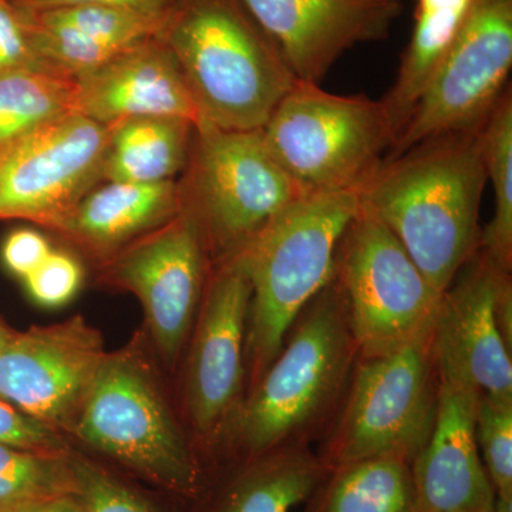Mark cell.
Here are the masks:
<instances>
[{"label": "cell", "mask_w": 512, "mask_h": 512, "mask_svg": "<svg viewBox=\"0 0 512 512\" xmlns=\"http://www.w3.org/2000/svg\"><path fill=\"white\" fill-rule=\"evenodd\" d=\"M508 278L478 248L441 295L434 322L441 380L503 402H512V350L498 328L495 303Z\"/></svg>", "instance_id": "9a60e30c"}, {"label": "cell", "mask_w": 512, "mask_h": 512, "mask_svg": "<svg viewBox=\"0 0 512 512\" xmlns=\"http://www.w3.org/2000/svg\"><path fill=\"white\" fill-rule=\"evenodd\" d=\"M74 80L37 72L0 73V147L74 113Z\"/></svg>", "instance_id": "484cf974"}, {"label": "cell", "mask_w": 512, "mask_h": 512, "mask_svg": "<svg viewBox=\"0 0 512 512\" xmlns=\"http://www.w3.org/2000/svg\"><path fill=\"white\" fill-rule=\"evenodd\" d=\"M481 126L429 137L383 158L356 190L359 207L392 231L439 292L480 247L487 184Z\"/></svg>", "instance_id": "6da1fadb"}, {"label": "cell", "mask_w": 512, "mask_h": 512, "mask_svg": "<svg viewBox=\"0 0 512 512\" xmlns=\"http://www.w3.org/2000/svg\"><path fill=\"white\" fill-rule=\"evenodd\" d=\"M111 127L67 113L0 147V220L59 229L101 183Z\"/></svg>", "instance_id": "8fae6325"}, {"label": "cell", "mask_w": 512, "mask_h": 512, "mask_svg": "<svg viewBox=\"0 0 512 512\" xmlns=\"http://www.w3.org/2000/svg\"><path fill=\"white\" fill-rule=\"evenodd\" d=\"M440 386L434 325L386 355L359 356L338 412L319 439L320 461L329 470L379 457L412 464L433 427Z\"/></svg>", "instance_id": "8992f818"}, {"label": "cell", "mask_w": 512, "mask_h": 512, "mask_svg": "<svg viewBox=\"0 0 512 512\" xmlns=\"http://www.w3.org/2000/svg\"><path fill=\"white\" fill-rule=\"evenodd\" d=\"M13 333H15V330L10 329L9 326L0 319V353H2V350L8 345Z\"/></svg>", "instance_id": "8d00e7d4"}, {"label": "cell", "mask_w": 512, "mask_h": 512, "mask_svg": "<svg viewBox=\"0 0 512 512\" xmlns=\"http://www.w3.org/2000/svg\"><path fill=\"white\" fill-rule=\"evenodd\" d=\"M33 301L45 308H57L72 301L83 281V269L74 256L52 249L45 261L25 279Z\"/></svg>", "instance_id": "f546056e"}, {"label": "cell", "mask_w": 512, "mask_h": 512, "mask_svg": "<svg viewBox=\"0 0 512 512\" xmlns=\"http://www.w3.org/2000/svg\"><path fill=\"white\" fill-rule=\"evenodd\" d=\"M180 211L177 180L158 184L101 181L57 231L96 254L113 256Z\"/></svg>", "instance_id": "ffe728a7"}, {"label": "cell", "mask_w": 512, "mask_h": 512, "mask_svg": "<svg viewBox=\"0 0 512 512\" xmlns=\"http://www.w3.org/2000/svg\"><path fill=\"white\" fill-rule=\"evenodd\" d=\"M210 256L184 210L111 256L107 278L136 293L161 355L173 362L200 308Z\"/></svg>", "instance_id": "4fadbf2b"}, {"label": "cell", "mask_w": 512, "mask_h": 512, "mask_svg": "<svg viewBox=\"0 0 512 512\" xmlns=\"http://www.w3.org/2000/svg\"><path fill=\"white\" fill-rule=\"evenodd\" d=\"M264 146L308 192L353 191L396 141L383 100L296 80L261 128Z\"/></svg>", "instance_id": "ba28073f"}, {"label": "cell", "mask_w": 512, "mask_h": 512, "mask_svg": "<svg viewBox=\"0 0 512 512\" xmlns=\"http://www.w3.org/2000/svg\"><path fill=\"white\" fill-rule=\"evenodd\" d=\"M0 512H87V510L79 494L67 493L10 505L2 508Z\"/></svg>", "instance_id": "e575fe53"}, {"label": "cell", "mask_w": 512, "mask_h": 512, "mask_svg": "<svg viewBox=\"0 0 512 512\" xmlns=\"http://www.w3.org/2000/svg\"><path fill=\"white\" fill-rule=\"evenodd\" d=\"M76 493L87 512H167L150 497L89 458L70 454Z\"/></svg>", "instance_id": "f1b7e54d"}, {"label": "cell", "mask_w": 512, "mask_h": 512, "mask_svg": "<svg viewBox=\"0 0 512 512\" xmlns=\"http://www.w3.org/2000/svg\"><path fill=\"white\" fill-rule=\"evenodd\" d=\"M181 210L200 229L211 264L247 247L286 208L311 194L268 153L261 130H224L201 120L183 174Z\"/></svg>", "instance_id": "52a82bcc"}, {"label": "cell", "mask_w": 512, "mask_h": 512, "mask_svg": "<svg viewBox=\"0 0 512 512\" xmlns=\"http://www.w3.org/2000/svg\"><path fill=\"white\" fill-rule=\"evenodd\" d=\"M512 0H471L456 40L386 158L426 138L480 127L507 90Z\"/></svg>", "instance_id": "7c38bea8"}, {"label": "cell", "mask_w": 512, "mask_h": 512, "mask_svg": "<svg viewBox=\"0 0 512 512\" xmlns=\"http://www.w3.org/2000/svg\"><path fill=\"white\" fill-rule=\"evenodd\" d=\"M251 281L241 252L211 264L198 311L187 406L202 450L224 453L244 404Z\"/></svg>", "instance_id": "30bf717a"}, {"label": "cell", "mask_w": 512, "mask_h": 512, "mask_svg": "<svg viewBox=\"0 0 512 512\" xmlns=\"http://www.w3.org/2000/svg\"><path fill=\"white\" fill-rule=\"evenodd\" d=\"M481 157L494 194V214L480 248L498 268L512 269V96L508 87L480 130Z\"/></svg>", "instance_id": "d4e9b609"}, {"label": "cell", "mask_w": 512, "mask_h": 512, "mask_svg": "<svg viewBox=\"0 0 512 512\" xmlns=\"http://www.w3.org/2000/svg\"><path fill=\"white\" fill-rule=\"evenodd\" d=\"M22 12L37 55L60 76L76 80L128 47L160 35L171 10L144 13L106 5H74Z\"/></svg>", "instance_id": "d6986e66"}, {"label": "cell", "mask_w": 512, "mask_h": 512, "mask_svg": "<svg viewBox=\"0 0 512 512\" xmlns=\"http://www.w3.org/2000/svg\"><path fill=\"white\" fill-rule=\"evenodd\" d=\"M0 444L43 453H70L59 431L40 423L3 399H0Z\"/></svg>", "instance_id": "1f68e13d"}, {"label": "cell", "mask_w": 512, "mask_h": 512, "mask_svg": "<svg viewBox=\"0 0 512 512\" xmlns=\"http://www.w3.org/2000/svg\"><path fill=\"white\" fill-rule=\"evenodd\" d=\"M195 126L180 117H136L113 124L101 181L178 180L190 156Z\"/></svg>", "instance_id": "7402d4cb"}, {"label": "cell", "mask_w": 512, "mask_h": 512, "mask_svg": "<svg viewBox=\"0 0 512 512\" xmlns=\"http://www.w3.org/2000/svg\"><path fill=\"white\" fill-rule=\"evenodd\" d=\"M333 274L345 293L359 356L393 352L436 322L443 292L392 231L360 207L340 238Z\"/></svg>", "instance_id": "9c48e42d"}, {"label": "cell", "mask_w": 512, "mask_h": 512, "mask_svg": "<svg viewBox=\"0 0 512 512\" xmlns=\"http://www.w3.org/2000/svg\"><path fill=\"white\" fill-rule=\"evenodd\" d=\"M70 454L0 444V510L39 498L76 493Z\"/></svg>", "instance_id": "4316f807"}, {"label": "cell", "mask_w": 512, "mask_h": 512, "mask_svg": "<svg viewBox=\"0 0 512 512\" xmlns=\"http://www.w3.org/2000/svg\"><path fill=\"white\" fill-rule=\"evenodd\" d=\"M493 512H512V500L495 497Z\"/></svg>", "instance_id": "74e56055"}, {"label": "cell", "mask_w": 512, "mask_h": 512, "mask_svg": "<svg viewBox=\"0 0 512 512\" xmlns=\"http://www.w3.org/2000/svg\"><path fill=\"white\" fill-rule=\"evenodd\" d=\"M158 37L201 120L224 130H261L298 80L242 0H180Z\"/></svg>", "instance_id": "3957f363"}, {"label": "cell", "mask_w": 512, "mask_h": 512, "mask_svg": "<svg viewBox=\"0 0 512 512\" xmlns=\"http://www.w3.org/2000/svg\"><path fill=\"white\" fill-rule=\"evenodd\" d=\"M8 72H37L63 77L37 55L25 15L9 0H0V73Z\"/></svg>", "instance_id": "4dcf8cb0"}, {"label": "cell", "mask_w": 512, "mask_h": 512, "mask_svg": "<svg viewBox=\"0 0 512 512\" xmlns=\"http://www.w3.org/2000/svg\"><path fill=\"white\" fill-rule=\"evenodd\" d=\"M357 211L356 190L311 192L239 251L252 289L248 390L274 362L305 306L332 279L340 238Z\"/></svg>", "instance_id": "277c9868"}, {"label": "cell", "mask_w": 512, "mask_h": 512, "mask_svg": "<svg viewBox=\"0 0 512 512\" xmlns=\"http://www.w3.org/2000/svg\"><path fill=\"white\" fill-rule=\"evenodd\" d=\"M357 359L345 293L333 274L248 390L222 454L244 460L276 448L311 446L338 412Z\"/></svg>", "instance_id": "7a4b0ae2"}, {"label": "cell", "mask_w": 512, "mask_h": 512, "mask_svg": "<svg viewBox=\"0 0 512 512\" xmlns=\"http://www.w3.org/2000/svg\"><path fill=\"white\" fill-rule=\"evenodd\" d=\"M73 111L103 126L136 117L201 121L180 64L158 36L77 77Z\"/></svg>", "instance_id": "e0dca14e"}, {"label": "cell", "mask_w": 512, "mask_h": 512, "mask_svg": "<svg viewBox=\"0 0 512 512\" xmlns=\"http://www.w3.org/2000/svg\"><path fill=\"white\" fill-rule=\"evenodd\" d=\"M495 313H497L498 328L501 336L508 348L512 350V282L508 278L501 286L498 293L497 303H495Z\"/></svg>", "instance_id": "d590c367"}, {"label": "cell", "mask_w": 512, "mask_h": 512, "mask_svg": "<svg viewBox=\"0 0 512 512\" xmlns=\"http://www.w3.org/2000/svg\"><path fill=\"white\" fill-rule=\"evenodd\" d=\"M302 82L320 83L348 50L387 39L403 0H242Z\"/></svg>", "instance_id": "2e32d148"}, {"label": "cell", "mask_w": 512, "mask_h": 512, "mask_svg": "<svg viewBox=\"0 0 512 512\" xmlns=\"http://www.w3.org/2000/svg\"><path fill=\"white\" fill-rule=\"evenodd\" d=\"M215 488L205 487L197 512H291L329 473L311 446H289L237 460Z\"/></svg>", "instance_id": "44dd1931"}, {"label": "cell", "mask_w": 512, "mask_h": 512, "mask_svg": "<svg viewBox=\"0 0 512 512\" xmlns=\"http://www.w3.org/2000/svg\"><path fill=\"white\" fill-rule=\"evenodd\" d=\"M106 355L82 316L15 332L0 353V399L57 431L73 429Z\"/></svg>", "instance_id": "5bb4252c"}, {"label": "cell", "mask_w": 512, "mask_h": 512, "mask_svg": "<svg viewBox=\"0 0 512 512\" xmlns=\"http://www.w3.org/2000/svg\"><path fill=\"white\" fill-rule=\"evenodd\" d=\"M9 2L25 12H40V10L74 5H106L144 13H167L173 10L180 0H9Z\"/></svg>", "instance_id": "836d02e7"}, {"label": "cell", "mask_w": 512, "mask_h": 512, "mask_svg": "<svg viewBox=\"0 0 512 512\" xmlns=\"http://www.w3.org/2000/svg\"><path fill=\"white\" fill-rule=\"evenodd\" d=\"M305 503V512H421L412 467L397 457L332 468Z\"/></svg>", "instance_id": "cb8c5ba5"}, {"label": "cell", "mask_w": 512, "mask_h": 512, "mask_svg": "<svg viewBox=\"0 0 512 512\" xmlns=\"http://www.w3.org/2000/svg\"><path fill=\"white\" fill-rule=\"evenodd\" d=\"M73 430L94 450L184 503H197L204 493L208 478L201 458L136 350L107 353Z\"/></svg>", "instance_id": "5b68a950"}, {"label": "cell", "mask_w": 512, "mask_h": 512, "mask_svg": "<svg viewBox=\"0 0 512 512\" xmlns=\"http://www.w3.org/2000/svg\"><path fill=\"white\" fill-rule=\"evenodd\" d=\"M52 252L45 235L35 229H16L3 242L2 259L13 275L25 279L42 264Z\"/></svg>", "instance_id": "d6a6232c"}, {"label": "cell", "mask_w": 512, "mask_h": 512, "mask_svg": "<svg viewBox=\"0 0 512 512\" xmlns=\"http://www.w3.org/2000/svg\"><path fill=\"white\" fill-rule=\"evenodd\" d=\"M478 396L441 380L433 427L410 464L421 512H493L494 488L476 440Z\"/></svg>", "instance_id": "ac0fdd59"}, {"label": "cell", "mask_w": 512, "mask_h": 512, "mask_svg": "<svg viewBox=\"0 0 512 512\" xmlns=\"http://www.w3.org/2000/svg\"><path fill=\"white\" fill-rule=\"evenodd\" d=\"M413 2L412 37L403 52L396 82L382 99L396 131V140L443 66L471 0Z\"/></svg>", "instance_id": "603a6c76"}, {"label": "cell", "mask_w": 512, "mask_h": 512, "mask_svg": "<svg viewBox=\"0 0 512 512\" xmlns=\"http://www.w3.org/2000/svg\"><path fill=\"white\" fill-rule=\"evenodd\" d=\"M476 440L495 497L512 500V402L478 396Z\"/></svg>", "instance_id": "83f0119b"}]
</instances>
